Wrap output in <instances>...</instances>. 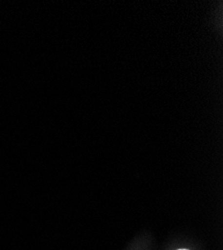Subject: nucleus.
I'll use <instances>...</instances> for the list:
<instances>
[{"label": "nucleus", "mask_w": 223, "mask_h": 250, "mask_svg": "<svg viewBox=\"0 0 223 250\" xmlns=\"http://www.w3.org/2000/svg\"><path fill=\"white\" fill-rule=\"evenodd\" d=\"M181 250H185V249H181Z\"/></svg>", "instance_id": "nucleus-1"}]
</instances>
